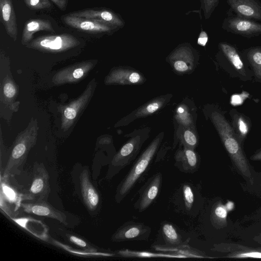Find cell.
<instances>
[{
	"label": "cell",
	"instance_id": "cell-24",
	"mask_svg": "<svg viewBox=\"0 0 261 261\" xmlns=\"http://www.w3.org/2000/svg\"><path fill=\"white\" fill-rule=\"evenodd\" d=\"M154 249L155 250L162 251L164 253L175 254L180 256L181 258L186 257H197V258H204L205 257L200 253H198L197 250H194L188 245L185 244L178 245L177 246H155Z\"/></svg>",
	"mask_w": 261,
	"mask_h": 261
},
{
	"label": "cell",
	"instance_id": "cell-22",
	"mask_svg": "<svg viewBox=\"0 0 261 261\" xmlns=\"http://www.w3.org/2000/svg\"><path fill=\"white\" fill-rule=\"evenodd\" d=\"M219 47L236 70L240 74L245 76L246 71L245 67L239 53L235 47L225 42H220Z\"/></svg>",
	"mask_w": 261,
	"mask_h": 261
},
{
	"label": "cell",
	"instance_id": "cell-31",
	"mask_svg": "<svg viewBox=\"0 0 261 261\" xmlns=\"http://www.w3.org/2000/svg\"><path fill=\"white\" fill-rule=\"evenodd\" d=\"M200 9L202 10L205 19H209L218 6L220 0H199Z\"/></svg>",
	"mask_w": 261,
	"mask_h": 261
},
{
	"label": "cell",
	"instance_id": "cell-18",
	"mask_svg": "<svg viewBox=\"0 0 261 261\" xmlns=\"http://www.w3.org/2000/svg\"><path fill=\"white\" fill-rule=\"evenodd\" d=\"M174 159L175 166L181 172L192 173L198 168L199 159L194 149L184 146L176 152Z\"/></svg>",
	"mask_w": 261,
	"mask_h": 261
},
{
	"label": "cell",
	"instance_id": "cell-39",
	"mask_svg": "<svg viewBox=\"0 0 261 261\" xmlns=\"http://www.w3.org/2000/svg\"><path fill=\"white\" fill-rule=\"evenodd\" d=\"M84 74V71L82 68H77L73 71V76L76 79H80Z\"/></svg>",
	"mask_w": 261,
	"mask_h": 261
},
{
	"label": "cell",
	"instance_id": "cell-35",
	"mask_svg": "<svg viewBox=\"0 0 261 261\" xmlns=\"http://www.w3.org/2000/svg\"><path fill=\"white\" fill-rule=\"evenodd\" d=\"M208 40V36L207 33L201 30L200 33L197 39V43L201 46H205Z\"/></svg>",
	"mask_w": 261,
	"mask_h": 261
},
{
	"label": "cell",
	"instance_id": "cell-15",
	"mask_svg": "<svg viewBox=\"0 0 261 261\" xmlns=\"http://www.w3.org/2000/svg\"><path fill=\"white\" fill-rule=\"evenodd\" d=\"M172 96L171 94H167L151 99L124 117L122 120V124L127 125L136 119L151 115L163 108L170 101Z\"/></svg>",
	"mask_w": 261,
	"mask_h": 261
},
{
	"label": "cell",
	"instance_id": "cell-16",
	"mask_svg": "<svg viewBox=\"0 0 261 261\" xmlns=\"http://www.w3.org/2000/svg\"><path fill=\"white\" fill-rule=\"evenodd\" d=\"M211 250L227 253L228 257H261V249L252 248L239 244L226 243L215 244Z\"/></svg>",
	"mask_w": 261,
	"mask_h": 261
},
{
	"label": "cell",
	"instance_id": "cell-21",
	"mask_svg": "<svg viewBox=\"0 0 261 261\" xmlns=\"http://www.w3.org/2000/svg\"><path fill=\"white\" fill-rule=\"evenodd\" d=\"M55 32L51 22L47 19H33L28 21L22 31L21 42L25 44L33 38L34 34L39 31Z\"/></svg>",
	"mask_w": 261,
	"mask_h": 261
},
{
	"label": "cell",
	"instance_id": "cell-25",
	"mask_svg": "<svg viewBox=\"0 0 261 261\" xmlns=\"http://www.w3.org/2000/svg\"><path fill=\"white\" fill-rule=\"evenodd\" d=\"M227 212L226 206L221 201L213 205L211 214V221L215 228L220 229L227 225Z\"/></svg>",
	"mask_w": 261,
	"mask_h": 261
},
{
	"label": "cell",
	"instance_id": "cell-36",
	"mask_svg": "<svg viewBox=\"0 0 261 261\" xmlns=\"http://www.w3.org/2000/svg\"><path fill=\"white\" fill-rule=\"evenodd\" d=\"M65 117L69 120L74 119L76 115V111L72 107L67 108L64 111Z\"/></svg>",
	"mask_w": 261,
	"mask_h": 261
},
{
	"label": "cell",
	"instance_id": "cell-29",
	"mask_svg": "<svg viewBox=\"0 0 261 261\" xmlns=\"http://www.w3.org/2000/svg\"><path fill=\"white\" fill-rule=\"evenodd\" d=\"M183 146L194 149L198 143V136L194 128L184 127L180 136Z\"/></svg>",
	"mask_w": 261,
	"mask_h": 261
},
{
	"label": "cell",
	"instance_id": "cell-28",
	"mask_svg": "<svg viewBox=\"0 0 261 261\" xmlns=\"http://www.w3.org/2000/svg\"><path fill=\"white\" fill-rule=\"evenodd\" d=\"M162 234L167 245L177 246L182 244L181 237L172 224L165 223L162 225Z\"/></svg>",
	"mask_w": 261,
	"mask_h": 261
},
{
	"label": "cell",
	"instance_id": "cell-23",
	"mask_svg": "<svg viewBox=\"0 0 261 261\" xmlns=\"http://www.w3.org/2000/svg\"><path fill=\"white\" fill-rule=\"evenodd\" d=\"M12 219L15 223L40 240L44 241H47L49 240V237L47 235V228L43 223L38 226L35 227L38 221L37 220L29 218H12Z\"/></svg>",
	"mask_w": 261,
	"mask_h": 261
},
{
	"label": "cell",
	"instance_id": "cell-7",
	"mask_svg": "<svg viewBox=\"0 0 261 261\" xmlns=\"http://www.w3.org/2000/svg\"><path fill=\"white\" fill-rule=\"evenodd\" d=\"M33 177L27 199L33 201H46L50 193L49 176L42 163H36L33 166Z\"/></svg>",
	"mask_w": 261,
	"mask_h": 261
},
{
	"label": "cell",
	"instance_id": "cell-33",
	"mask_svg": "<svg viewBox=\"0 0 261 261\" xmlns=\"http://www.w3.org/2000/svg\"><path fill=\"white\" fill-rule=\"evenodd\" d=\"M183 195L186 207L190 210L194 201V196L191 187L188 184L183 186Z\"/></svg>",
	"mask_w": 261,
	"mask_h": 261
},
{
	"label": "cell",
	"instance_id": "cell-32",
	"mask_svg": "<svg viewBox=\"0 0 261 261\" xmlns=\"http://www.w3.org/2000/svg\"><path fill=\"white\" fill-rule=\"evenodd\" d=\"M25 5L31 10H41L49 8L51 3L49 0H23Z\"/></svg>",
	"mask_w": 261,
	"mask_h": 261
},
{
	"label": "cell",
	"instance_id": "cell-2",
	"mask_svg": "<svg viewBox=\"0 0 261 261\" xmlns=\"http://www.w3.org/2000/svg\"><path fill=\"white\" fill-rule=\"evenodd\" d=\"M163 138V134L156 136L135 162L128 173L118 185L114 197L120 203L130 192L148 168L156 153Z\"/></svg>",
	"mask_w": 261,
	"mask_h": 261
},
{
	"label": "cell",
	"instance_id": "cell-37",
	"mask_svg": "<svg viewBox=\"0 0 261 261\" xmlns=\"http://www.w3.org/2000/svg\"><path fill=\"white\" fill-rule=\"evenodd\" d=\"M61 10L64 11L67 6V0H51Z\"/></svg>",
	"mask_w": 261,
	"mask_h": 261
},
{
	"label": "cell",
	"instance_id": "cell-17",
	"mask_svg": "<svg viewBox=\"0 0 261 261\" xmlns=\"http://www.w3.org/2000/svg\"><path fill=\"white\" fill-rule=\"evenodd\" d=\"M1 19L7 34L14 41L18 35L17 24L12 0H0Z\"/></svg>",
	"mask_w": 261,
	"mask_h": 261
},
{
	"label": "cell",
	"instance_id": "cell-26",
	"mask_svg": "<svg viewBox=\"0 0 261 261\" xmlns=\"http://www.w3.org/2000/svg\"><path fill=\"white\" fill-rule=\"evenodd\" d=\"M245 54L256 79L261 81V46L250 47L245 50Z\"/></svg>",
	"mask_w": 261,
	"mask_h": 261
},
{
	"label": "cell",
	"instance_id": "cell-40",
	"mask_svg": "<svg viewBox=\"0 0 261 261\" xmlns=\"http://www.w3.org/2000/svg\"><path fill=\"white\" fill-rule=\"evenodd\" d=\"M253 239L256 242L261 244V232L255 236Z\"/></svg>",
	"mask_w": 261,
	"mask_h": 261
},
{
	"label": "cell",
	"instance_id": "cell-14",
	"mask_svg": "<svg viewBox=\"0 0 261 261\" xmlns=\"http://www.w3.org/2000/svg\"><path fill=\"white\" fill-rule=\"evenodd\" d=\"M236 15L261 21V2L258 0H227Z\"/></svg>",
	"mask_w": 261,
	"mask_h": 261
},
{
	"label": "cell",
	"instance_id": "cell-5",
	"mask_svg": "<svg viewBox=\"0 0 261 261\" xmlns=\"http://www.w3.org/2000/svg\"><path fill=\"white\" fill-rule=\"evenodd\" d=\"M20 207L27 213L55 219L68 227L76 224L73 215L56 208L45 200L21 202Z\"/></svg>",
	"mask_w": 261,
	"mask_h": 261
},
{
	"label": "cell",
	"instance_id": "cell-13",
	"mask_svg": "<svg viewBox=\"0 0 261 261\" xmlns=\"http://www.w3.org/2000/svg\"><path fill=\"white\" fill-rule=\"evenodd\" d=\"M69 15L98 20L118 29L123 28L125 25V21L121 16L107 9H85L71 13Z\"/></svg>",
	"mask_w": 261,
	"mask_h": 261
},
{
	"label": "cell",
	"instance_id": "cell-19",
	"mask_svg": "<svg viewBox=\"0 0 261 261\" xmlns=\"http://www.w3.org/2000/svg\"><path fill=\"white\" fill-rule=\"evenodd\" d=\"M144 81L142 75L136 70L121 68L113 71L109 76L108 83L120 85H136Z\"/></svg>",
	"mask_w": 261,
	"mask_h": 261
},
{
	"label": "cell",
	"instance_id": "cell-8",
	"mask_svg": "<svg viewBox=\"0 0 261 261\" xmlns=\"http://www.w3.org/2000/svg\"><path fill=\"white\" fill-rule=\"evenodd\" d=\"M78 39L69 34L40 36L33 40L28 45L38 49L59 51L64 50L77 45Z\"/></svg>",
	"mask_w": 261,
	"mask_h": 261
},
{
	"label": "cell",
	"instance_id": "cell-11",
	"mask_svg": "<svg viewBox=\"0 0 261 261\" xmlns=\"http://www.w3.org/2000/svg\"><path fill=\"white\" fill-rule=\"evenodd\" d=\"M150 227L142 223L129 221L119 227L111 237V241L121 242L128 241H147L150 234Z\"/></svg>",
	"mask_w": 261,
	"mask_h": 261
},
{
	"label": "cell",
	"instance_id": "cell-6",
	"mask_svg": "<svg viewBox=\"0 0 261 261\" xmlns=\"http://www.w3.org/2000/svg\"><path fill=\"white\" fill-rule=\"evenodd\" d=\"M174 70L180 73L192 71L198 60V53L189 43L177 46L168 57Z\"/></svg>",
	"mask_w": 261,
	"mask_h": 261
},
{
	"label": "cell",
	"instance_id": "cell-10",
	"mask_svg": "<svg viewBox=\"0 0 261 261\" xmlns=\"http://www.w3.org/2000/svg\"><path fill=\"white\" fill-rule=\"evenodd\" d=\"M162 182V174L160 172L149 178L139 190V197L134 204V207L139 212L146 210L156 198Z\"/></svg>",
	"mask_w": 261,
	"mask_h": 261
},
{
	"label": "cell",
	"instance_id": "cell-38",
	"mask_svg": "<svg viewBox=\"0 0 261 261\" xmlns=\"http://www.w3.org/2000/svg\"><path fill=\"white\" fill-rule=\"evenodd\" d=\"M252 161H261V148L257 150L251 156Z\"/></svg>",
	"mask_w": 261,
	"mask_h": 261
},
{
	"label": "cell",
	"instance_id": "cell-4",
	"mask_svg": "<svg viewBox=\"0 0 261 261\" xmlns=\"http://www.w3.org/2000/svg\"><path fill=\"white\" fill-rule=\"evenodd\" d=\"M147 137L144 132L137 133L122 146L109 166L107 179H111L135 159Z\"/></svg>",
	"mask_w": 261,
	"mask_h": 261
},
{
	"label": "cell",
	"instance_id": "cell-27",
	"mask_svg": "<svg viewBox=\"0 0 261 261\" xmlns=\"http://www.w3.org/2000/svg\"><path fill=\"white\" fill-rule=\"evenodd\" d=\"M117 254L123 257H168V258H181L180 256L164 253H152L147 251H138L128 249L121 250L117 252Z\"/></svg>",
	"mask_w": 261,
	"mask_h": 261
},
{
	"label": "cell",
	"instance_id": "cell-34",
	"mask_svg": "<svg viewBox=\"0 0 261 261\" xmlns=\"http://www.w3.org/2000/svg\"><path fill=\"white\" fill-rule=\"evenodd\" d=\"M4 93L7 97L12 98L16 93V89L11 83H6L4 87Z\"/></svg>",
	"mask_w": 261,
	"mask_h": 261
},
{
	"label": "cell",
	"instance_id": "cell-1",
	"mask_svg": "<svg viewBox=\"0 0 261 261\" xmlns=\"http://www.w3.org/2000/svg\"><path fill=\"white\" fill-rule=\"evenodd\" d=\"M208 117L238 170L250 184H253L249 163L243 150L242 145L223 112L216 107L213 108L210 110Z\"/></svg>",
	"mask_w": 261,
	"mask_h": 261
},
{
	"label": "cell",
	"instance_id": "cell-20",
	"mask_svg": "<svg viewBox=\"0 0 261 261\" xmlns=\"http://www.w3.org/2000/svg\"><path fill=\"white\" fill-rule=\"evenodd\" d=\"M229 114L231 119V125L239 141L243 145L250 129V120L248 117L234 109L230 111Z\"/></svg>",
	"mask_w": 261,
	"mask_h": 261
},
{
	"label": "cell",
	"instance_id": "cell-30",
	"mask_svg": "<svg viewBox=\"0 0 261 261\" xmlns=\"http://www.w3.org/2000/svg\"><path fill=\"white\" fill-rule=\"evenodd\" d=\"M66 237L69 242L84 251L91 252H98L96 248L79 237L70 234H67Z\"/></svg>",
	"mask_w": 261,
	"mask_h": 261
},
{
	"label": "cell",
	"instance_id": "cell-9",
	"mask_svg": "<svg viewBox=\"0 0 261 261\" xmlns=\"http://www.w3.org/2000/svg\"><path fill=\"white\" fill-rule=\"evenodd\" d=\"M222 28L227 32L247 38L261 35L260 23L236 15L225 18L222 22Z\"/></svg>",
	"mask_w": 261,
	"mask_h": 261
},
{
	"label": "cell",
	"instance_id": "cell-12",
	"mask_svg": "<svg viewBox=\"0 0 261 261\" xmlns=\"http://www.w3.org/2000/svg\"><path fill=\"white\" fill-rule=\"evenodd\" d=\"M62 19L66 25L89 33L110 34L118 30L116 27L103 22L69 14L64 16Z\"/></svg>",
	"mask_w": 261,
	"mask_h": 261
},
{
	"label": "cell",
	"instance_id": "cell-3",
	"mask_svg": "<svg viewBox=\"0 0 261 261\" xmlns=\"http://www.w3.org/2000/svg\"><path fill=\"white\" fill-rule=\"evenodd\" d=\"M74 192L89 213L97 215L101 208L99 192L92 182L88 166L76 164L71 172Z\"/></svg>",
	"mask_w": 261,
	"mask_h": 261
}]
</instances>
